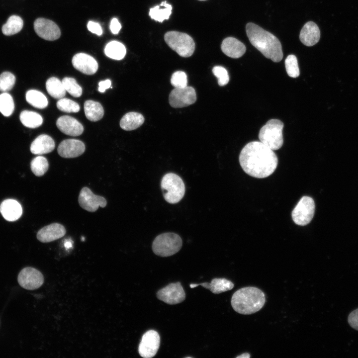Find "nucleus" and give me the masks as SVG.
Segmentation results:
<instances>
[{"instance_id": "f257e3e1", "label": "nucleus", "mask_w": 358, "mask_h": 358, "mask_svg": "<svg viewBox=\"0 0 358 358\" xmlns=\"http://www.w3.org/2000/svg\"><path fill=\"white\" fill-rule=\"evenodd\" d=\"M239 159L246 174L259 179L271 175L278 164L277 157L273 150L261 141L246 144L241 150Z\"/></svg>"}, {"instance_id": "f03ea898", "label": "nucleus", "mask_w": 358, "mask_h": 358, "mask_svg": "<svg viewBox=\"0 0 358 358\" xmlns=\"http://www.w3.org/2000/svg\"><path fill=\"white\" fill-rule=\"evenodd\" d=\"M246 31L251 43L266 58L274 62L282 60L281 44L276 36L252 22L246 24Z\"/></svg>"}, {"instance_id": "7ed1b4c3", "label": "nucleus", "mask_w": 358, "mask_h": 358, "mask_svg": "<svg viewBox=\"0 0 358 358\" xmlns=\"http://www.w3.org/2000/svg\"><path fill=\"white\" fill-rule=\"evenodd\" d=\"M265 302V295L261 289L249 286L237 290L232 295L231 303L236 312L249 315L259 311Z\"/></svg>"}, {"instance_id": "20e7f679", "label": "nucleus", "mask_w": 358, "mask_h": 358, "mask_svg": "<svg viewBox=\"0 0 358 358\" xmlns=\"http://www.w3.org/2000/svg\"><path fill=\"white\" fill-rule=\"evenodd\" d=\"M283 123L279 119L269 120L260 130L259 138L271 150H277L283 145Z\"/></svg>"}, {"instance_id": "39448f33", "label": "nucleus", "mask_w": 358, "mask_h": 358, "mask_svg": "<svg viewBox=\"0 0 358 358\" xmlns=\"http://www.w3.org/2000/svg\"><path fill=\"white\" fill-rule=\"evenodd\" d=\"M161 186L165 199L169 203L179 202L183 197L185 185L182 179L174 173H168L162 178Z\"/></svg>"}, {"instance_id": "423d86ee", "label": "nucleus", "mask_w": 358, "mask_h": 358, "mask_svg": "<svg viewBox=\"0 0 358 358\" xmlns=\"http://www.w3.org/2000/svg\"><path fill=\"white\" fill-rule=\"evenodd\" d=\"M180 236L174 233H165L157 236L152 244L154 253L160 257H169L178 253L182 247Z\"/></svg>"}, {"instance_id": "0eeeda50", "label": "nucleus", "mask_w": 358, "mask_h": 358, "mask_svg": "<svg viewBox=\"0 0 358 358\" xmlns=\"http://www.w3.org/2000/svg\"><path fill=\"white\" fill-rule=\"evenodd\" d=\"M164 39L167 45L181 57H189L194 52V42L186 33L176 31H169L165 34Z\"/></svg>"}, {"instance_id": "6e6552de", "label": "nucleus", "mask_w": 358, "mask_h": 358, "mask_svg": "<svg viewBox=\"0 0 358 358\" xmlns=\"http://www.w3.org/2000/svg\"><path fill=\"white\" fill-rule=\"evenodd\" d=\"M315 208L314 201L311 197L303 196L292 211L293 221L300 226L309 224L314 216Z\"/></svg>"}, {"instance_id": "1a4fd4ad", "label": "nucleus", "mask_w": 358, "mask_h": 358, "mask_svg": "<svg viewBox=\"0 0 358 358\" xmlns=\"http://www.w3.org/2000/svg\"><path fill=\"white\" fill-rule=\"evenodd\" d=\"M196 100L195 90L191 87L175 88L170 93L169 101L174 108H181L189 106Z\"/></svg>"}, {"instance_id": "9d476101", "label": "nucleus", "mask_w": 358, "mask_h": 358, "mask_svg": "<svg viewBox=\"0 0 358 358\" xmlns=\"http://www.w3.org/2000/svg\"><path fill=\"white\" fill-rule=\"evenodd\" d=\"M160 343V337L155 330H150L144 333L139 345V355L144 358H151L157 354Z\"/></svg>"}, {"instance_id": "9b49d317", "label": "nucleus", "mask_w": 358, "mask_h": 358, "mask_svg": "<svg viewBox=\"0 0 358 358\" xmlns=\"http://www.w3.org/2000/svg\"><path fill=\"white\" fill-rule=\"evenodd\" d=\"M19 284L24 289L34 290L39 288L44 282L42 273L32 267H26L19 273L17 277Z\"/></svg>"}, {"instance_id": "f8f14e48", "label": "nucleus", "mask_w": 358, "mask_h": 358, "mask_svg": "<svg viewBox=\"0 0 358 358\" xmlns=\"http://www.w3.org/2000/svg\"><path fill=\"white\" fill-rule=\"evenodd\" d=\"M157 298L169 304L180 303L185 298V293L180 282L171 283L157 292Z\"/></svg>"}, {"instance_id": "ddd939ff", "label": "nucleus", "mask_w": 358, "mask_h": 358, "mask_svg": "<svg viewBox=\"0 0 358 358\" xmlns=\"http://www.w3.org/2000/svg\"><path fill=\"white\" fill-rule=\"evenodd\" d=\"M36 33L41 38L48 41L58 39L61 36L58 26L53 21L44 18H38L34 22Z\"/></svg>"}, {"instance_id": "4468645a", "label": "nucleus", "mask_w": 358, "mask_h": 358, "mask_svg": "<svg viewBox=\"0 0 358 358\" xmlns=\"http://www.w3.org/2000/svg\"><path fill=\"white\" fill-rule=\"evenodd\" d=\"M78 201L82 208L91 212L96 211L99 206L104 208L107 204V201L103 197L93 194L88 187L82 188L79 194Z\"/></svg>"}, {"instance_id": "2eb2a0df", "label": "nucleus", "mask_w": 358, "mask_h": 358, "mask_svg": "<svg viewBox=\"0 0 358 358\" xmlns=\"http://www.w3.org/2000/svg\"><path fill=\"white\" fill-rule=\"evenodd\" d=\"M85 151L84 143L79 140L74 139H66L62 141L58 146V154L65 158H72L80 156Z\"/></svg>"}, {"instance_id": "dca6fc26", "label": "nucleus", "mask_w": 358, "mask_h": 358, "mask_svg": "<svg viewBox=\"0 0 358 358\" xmlns=\"http://www.w3.org/2000/svg\"><path fill=\"white\" fill-rule=\"evenodd\" d=\"M74 67L83 74L91 75L98 69V63L92 56L84 53H77L72 61Z\"/></svg>"}, {"instance_id": "f3484780", "label": "nucleus", "mask_w": 358, "mask_h": 358, "mask_svg": "<svg viewBox=\"0 0 358 358\" xmlns=\"http://www.w3.org/2000/svg\"><path fill=\"white\" fill-rule=\"evenodd\" d=\"M56 125L62 133L70 136H79L84 131L82 124L75 118L68 115L60 117L56 121Z\"/></svg>"}, {"instance_id": "a211bd4d", "label": "nucleus", "mask_w": 358, "mask_h": 358, "mask_svg": "<svg viewBox=\"0 0 358 358\" xmlns=\"http://www.w3.org/2000/svg\"><path fill=\"white\" fill-rule=\"evenodd\" d=\"M66 232L64 226L54 223L39 230L37 234V238L42 243H48L63 237Z\"/></svg>"}, {"instance_id": "6ab92c4d", "label": "nucleus", "mask_w": 358, "mask_h": 358, "mask_svg": "<svg viewBox=\"0 0 358 358\" xmlns=\"http://www.w3.org/2000/svg\"><path fill=\"white\" fill-rule=\"evenodd\" d=\"M320 38V29L318 25L313 21L306 23L300 31L299 39L302 44L307 46L315 45Z\"/></svg>"}, {"instance_id": "aec40b11", "label": "nucleus", "mask_w": 358, "mask_h": 358, "mask_svg": "<svg viewBox=\"0 0 358 358\" xmlns=\"http://www.w3.org/2000/svg\"><path fill=\"white\" fill-rule=\"evenodd\" d=\"M222 51L227 56L232 58H239L246 51L245 45L239 40L232 37L224 39L221 44Z\"/></svg>"}, {"instance_id": "412c9836", "label": "nucleus", "mask_w": 358, "mask_h": 358, "mask_svg": "<svg viewBox=\"0 0 358 358\" xmlns=\"http://www.w3.org/2000/svg\"><path fill=\"white\" fill-rule=\"evenodd\" d=\"M0 212L5 220L14 221L20 217L22 209L18 201L12 199H7L3 201L0 205Z\"/></svg>"}, {"instance_id": "4be33fe9", "label": "nucleus", "mask_w": 358, "mask_h": 358, "mask_svg": "<svg viewBox=\"0 0 358 358\" xmlns=\"http://www.w3.org/2000/svg\"><path fill=\"white\" fill-rule=\"evenodd\" d=\"M55 146V142L50 136L42 134L32 142L30 151L34 154L40 155L51 152L54 149Z\"/></svg>"}, {"instance_id": "5701e85b", "label": "nucleus", "mask_w": 358, "mask_h": 358, "mask_svg": "<svg viewBox=\"0 0 358 358\" xmlns=\"http://www.w3.org/2000/svg\"><path fill=\"white\" fill-rule=\"evenodd\" d=\"M209 289L214 294H219L232 289L234 284L232 281L225 278H215L212 279L210 283L204 282L199 284H190V287L192 288L198 285Z\"/></svg>"}, {"instance_id": "b1692460", "label": "nucleus", "mask_w": 358, "mask_h": 358, "mask_svg": "<svg viewBox=\"0 0 358 358\" xmlns=\"http://www.w3.org/2000/svg\"><path fill=\"white\" fill-rule=\"evenodd\" d=\"M144 122V117L136 112H129L125 114L121 119L120 126L126 131L135 130L141 126Z\"/></svg>"}, {"instance_id": "393cba45", "label": "nucleus", "mask_w": 358, "mask_h": 358, "mask_svg": "<svg viewBox=\"0 0 358 358\" xmlns=\"http://www.w3.org/2000/svg\"><path fill=\"white\" fill-rule=\"evenodd\" d=\"M84 110L87 119L91 121L99 120L104 115V110L101 104L92 100L85 102Z\"/></svg>"}, {"instance_id": "a878e982", "label": "nucleus", "mask_w": 358, "mask_h": 358, "mask_svg": "<svg viewBox=\"0 0 358 358\" xmlns=\"http://www.w3.org/2000/svg\"><path fill=\"white\" fill-rule=\"evenodd\" d=\"M104 53L108 57L116 60L123 59L126 55V50L124 45L117 41H112L106 44Z\"/></svg>"}, {"instance_id": "bb28decb", "label": "nucleus", "mask_w": 358, "mask_h": 358, "mask_svg": "<svg viewBox=\"0 0 358 358\" xmlns=\"http://www.w3.org/2000/svg\"><path fill=\"white\" fill-rule=\"evenodd\" d=\"M46 88L48 93L56 99L63 98L66 94V90L62 82L56 77H51L46 83Z\"/></svg>"}, {"instance_id": "cd10ccee", "label": "nucleus", "mask_w": 358, "mask_h": 358, "mask_svg": "<svg viewBox=\"0 0 358 358\" xmlns=\"http://www.w3.org/2000/svg\"><path fill=\"white\" fill-rule=\"evenodd\" d=\"M163 8L160 7V5L155 6L151 8L149 11V15L151 18L155 21L160 22L165 19H168L172 13V6L171 4L164 1L161 3Z\"/></svg>"}, {"instance_id": "c85d7f7f", "label": "nucleus", "mask_w": 358, "mask_h": 358, "mask_svg": "<svg viewBox=\"0 0 358 358\" xmlns=\"http://www.w3.org/2000/svg\"><path fill=\"white\" fill-rule=\"evenodd\" d=\"M19 118L23 125L30 128L38 127L43 123L42 116L38 113L32 111H22Z\"/></svg>"}, {"instance_id": "c756f323", "label": "nucleus", "mask_w": 358, "mask_h": 358, "mask_svg": "<svg viewBox=\"0 0 358 358\" xmlns=\"http://www.w3.org/2000/svg\"><path fill=\"white\" fill-rule=\"evenodd\" d=\"M26 101L35 108L43 109L48 106V99L41 91L31 90L26 93Z\"/></svg>"}, {"instance_id": "7c9ffc66", "label": "nucleus", "mask_w": 358, "mask_h": 358, "mask_svg": "<svg viewBox=\"0 0 358 358\" xmlns=\"http://www.w3.org/2000/svg\"><path fill=\"white\" fill-rule=\"evenodd\" d=\"M23 21L17 15H11L2 27L3 34L6 36L15 34L19 32L23 27Z\"/></svg>"}, {"instance_id": "2f4dec72", "label": "nucleus", "mask_w": 358, "mask_h": 358, "mask_svg": "<svg viewBox=\"0 0 358 358\" xmlns=\"http://www.w3.org/2000/svg\"><path fill=\"white\" fill-rule=\"evenodd\" d=\"M30 168L33 173L37 177H41L45 174L49 168L47 160L43 156H37L31 162Z\"/></svg>"}, {"instance_id": "473e14b6", "label": "nucleus", "mask_w": 358, "mask_h": 358, "mask_svg": "<svg viewBox=\"0 0 358 358\" xmlns=\"http://www.w3.org/2000/svg\"><path fill=\"white\" fill-rule=\"evenodd\" d=\"M14 109V104L12 96L6 92L0 94V112L5 116H9Z\"/></svg>"}, {"instance_id": "72a5a7b5", "label": "nucleus", "mask_w": 358, "mask_h": 358, "mask_svg": "<svg viewBox=\"0 0 358 358\" xmlns=\"http://www.w3.org/2000/svg\"><path fill=\"white\" fill-rule=\"evenodd\" d=\"M62 82L66 91L75 97H79L82 94V89L73 78L65 77Z\"/></svg>"}, {"instance_id": "f704fd0d", "label": "nucleus", "mask_w": 358, "mask_h": 358, "mask_svg": "<svg viewBox=\"0 0 358 358\" xmlns=\"http://www.w3.org/2000/svg\"><path fill=\"white\" fill-rule=\"evenodd\" d=\"M61 111L68 113H76L79 111L80 107L76 102L66 98L59 99L56 104Z\"/></svg>"}, {"instance_id": "c9c22d12", "label": "nucleus", "mask_w": 358, "mask_h": 358, "mask_svg": "<svg viewBox=\"0 0 358 358\" xmlns=\"http://www.w3.org/2000/svg\"><path fill=\"white\" fill-rule=\"evenodd\" d=\"M285 66L288 75L291 78H297L300 72L296 57L294 55H288L285 60Z\"/></svg>"}, {"instance_id": "e433bc0d", "label": "nucleus", "mask_w": 358, "mask_h": 358, "mask_svg": "<svg viewBox=\"0 0 358 358\" xmlns=\"http://www.w3.org/2000/svg\"><path fill=\"white\" fill-rule=\"evenodd\" d=\"M15 82L13 74L8 72H3L0 75V91L6 92L13 88Z\"/></svg>"}, {"instance_id": "4c0bfd02", "label": "nucleus", "mask_w": 358, "mask_h": 358, "mask_svg": "<svg viewBox=\"0 0 358 358\" xmlns=\"http://www.w3.org/2000/svg\"><path fill=\"white\" fill-rule=\"evenodd\" d=\"M171 83L175 88H183L187 86V75L183 71H178L173 74Z\"/></svg>"}, {"instance_id": "58836bf2", "label": "nucleus", "mask_w": 358, "mask_h": 358, "mask_svg": "<svg viewBox=\"0 0 358 358\" xmlns=\"http://www.w3.org/2000/svg\"><path fill=\"white\" fill-rule=\"evenodd\" d=\"M212 73L218 79V83L220 86H224L228 83L229 76L227 70L223 67L215 66L212 69Z\"/></svg>"}, {"instance_id": "ea45409f", "label": "nucleus", "mask_w": 358, "mask_h": 358, "mask_svg": "<svg viewBox=\"0 0 358 358\" xmlns=\"http://www.w3.org/2000/svg\"><path fill=\"white\" fill-rule=\"evenodd\" d=\"M348 321L352 328L358 331V308L350 313Z\"/></svg>"}, {"instance_id": "a19ab883", "label": "nucleus", "mask_w": 358, "mask_h": 358, "mask_svg": "<svg viewBox=\"0 0 358 358\" xmlns=\"http://www.w3.org/2000/svg\"><path fill=\"white\" fill-rule=\"evenodd\" d=\"M87 27L91 32L100 36L102 34V29L100 25L96 22L90 21L88 23Z\"/></svg>"}, {"instance_id": "79ce46f5", "label": "nucleus", "mask_w": 358, "mask_h": 358, "mask_svg": "<svg viewBox=\"0 0 358 358\" xmlns=\"http://www.w3.org/2000/svg\"><path fill=\"white\" fill-rule=\"evenodd\" d=\"M121 28V25L116 18L112 19L110 24V29L114 34H117Z\"/></svg>"}, {"instance_id": "37998d69", "label": "nucleus", "mask_w": 358, "mask_h": 358, "mask_svg": "<svg viewBox=\"0 0 358 358\" xmlns=\"http://www.w3.org/2000/svg\"><path fill=\"white\" fill-rule=\"evenodd\" d=\"M111 82L109 79H106L103 81H100L98 83V90L100 92H104L106 89L110 88Z\"/></svg>"}, {"instance_id": "c03bdc74", "label": "nucleus", "mask_w": 358, "mask_h": 358, "mask_svg": "<svg viewBox=\"0 0 358 358\" xmlns=\"http://www.w3.org/2000/svg\"><path fill=\"white\" fill-rule=\"evenodd\" d=\"M250 357H251V356L249 353H245L241 354V355L237 357V358H249Z\"/></svg>"}, {"instance_id": "a18cd8bd", "label": "nucleus", "mask_w": 358, "mask_h": 358, "mask_svg": "<svg viewBox=\"0 0 358 358\" xmlns=\"http://www.w3.org/2000/svg\"><path fill=\"white\" fill-rule=\"evenodd\" d=\"M65 247L69 248L72 246V244L70 242H68L65 243Z\"/></svg>"}, {"instance_id": "49530a36", "label": "nucleus", "mask_w": 358, "mask_h": 358, "mask_svg": "<svg viewBox=\"0 0 358 358\" xmlns=\"http://www.w3.org/2000/svg\"></svg>"}]
</instances>
